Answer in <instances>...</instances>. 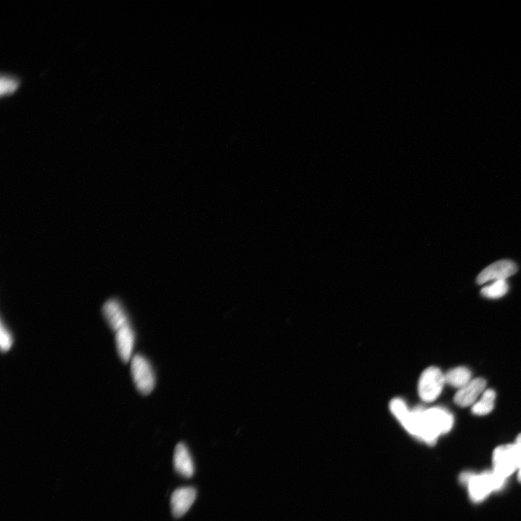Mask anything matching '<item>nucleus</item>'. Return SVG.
<instances>
[{"label": "nucleus", "instance_id": "nucleus-1", "mask_svg": "<svg viewBox=\"0 0 521 521\" xmlns=\"http://www.w3.org/2000/svg\"><path fill=\"white\" fill-rule=\"evenodd\" d=\"M390 411L404 429L416 438L433 445L438 438L432 432L425 418V409L417 407L409 410L406 403L400 398L393 400L390 404Z\"/></svg>", "mask_w": 521, "mask_h": 521}, {"label": "nucleus", "instance_id": "nucleus-2", "mask_svg": "<svg viewBox=\"0 0 521 521\" xmlns=\"http://www.w3.org/2000/svg\"><path fill=\"white\" fill-rule=\"evenodd\" d=\"M505 478L496 473L486 471L479 475L473 474L468 483L469 495L475 503L485 500L491 493L500 490Z\"/></svg>", "mask_w": 521, "mask_h": 521}, {"label": "nucleus", "instance_id": "nucleus-3", "mask_svg": "<svg viewBox=\"0 0 521 521\" xmlns=\"http://www.w3.org/2000/svg\"><path fill=\"white\" fill-rule=\"evenodd\" d=\"M131 371L138 392L144 395L150 394L155 389L156 378L150 361L142 355H136L131 359Z\"/></svg>", "mask_w": 521, "mask_h": 521}, {"label": "nucleus", "instance_id": "nucleus-4", "mask_svg": "<svg viewBox=\"0 0 521 521\" xmlns=\"http://www.w3.org/2000/svg\"><path fill=\"white\" fill-rule=\"evenodd\" d=\"M444 375L434 366L424 371L419 382V394L427 402L434 401L441 394L445 384Z\"/></svg>", "mask_w": 521, "mask_h": 521}, {"label": "nucleus", "instance_id": "nucleus-5", "mask_svg": "<svg viewBox=\"0 0 521 521\" xmlns=\"http://www.w3.org/2000/svg\"><path fill=\"white\" fill-rule=\"evenodd\" d=\"M494 472L507 478L517 470V455L515 444L498 446L493 454Z\"/></svg>", "mask_w": 521, "mask_h": 521}, {"label": "nucleus", "instance_id": "nucleus-6", "mask_svg": "<svg viewBox=\"0 0 521 521\" xmlns=\"http://www.w3.org/2000/svg\"><path fill=\"white\" fill-rule=\"evenodd\" d=\"M424 415L431 431L437 438L452 429L454 419L446 409L441 407L425 409Z\"/></svg>", "mask_w": 521, "mask_h": 521}, {"label": "nucleus", "instance_id": "nucleus-7", "mask_svg": "<svg viewBox=\"0 0 521 521\" xmlns=\"http://www.w3.org/2000/svg\"><path fill=\"white\" fill-rule=\"evenodd\" d=\"M518 270L517 265L511 260H498L483 270L477 277L478 285L491 280H505L515 275Z\"/></svg>", "mask_w": 521, "mask_h": 521}, {"label": "nucleus", "instance_id": "nucleus-8", "mask_svg": "<svg viewBox=\"0 0 521 521\" xmlns=\"http://www.w3.org/2000/svg\"><path fill=\"white\" fill-rule=\"evenodd\" d=\"M197 490L192 487L177 489L172 493L170 505L172 515L176 518L187 512L197 499Z\"/></svg>", "mask_w": 521, "mask_h": 521}, {"label": "nucleus", "instance_id": "nucleus-9", "mask_svg": "<svg viewBox=\"0 0 521 521\" xmlns=\"http://www.w3.org/2000/svg\"><path fill=\"white\" fill-rule=\"evenodd\" d=\"M102 313L111 329L116 333L130 324L126 312L117 300H108L103 306Z\"/></svg>", "mask_w": 521, "mask_h": 521}, {"label": "nucleus", "instance_id": "nucleus-10", "mask_svg": "<svg viewBox=\"0 0 521 521\" xmlns=\"http://www.w3.org/2000/svg\"><path fill=\"white\" fill-rule=\"evenodd\" d=\"M486 381L482 378L471 380L456 393L455 403L462 407L473 405L481 394L486 390Z\"/></svg>", "mask_w": 521, "mask_h": 521}, {"label": "nucleus", "instance_id": "nucleus-11", "mask_svg": "<svg viewBox=\"0 0 521 521\" xmlns=\"http://www.w3.org/2000/svg\"><path fill=\"white\" fill-rule=\"evenodd\" d=\"M173 464L176 472L185 478H192L195 467L192 455L185 444L180 442L175 446Z\"/></svg>", "mask_w": 521, "mask_h": 521}, {"label": "nucleus", "instance_id": "nucleus-12", "mask_svg": "<svg viewBox=\"0 0 521 521\" xmlns=\"http://www.w3.org/2000/svg\"><path fill=\"white\" fill-rule=\"evenodd\" d=\"M136 336L130 324L116 333V344L119 355L124 363L133 358Z\"/></svg>", "mask_w": 521, "mask_h": 521}, {"label": "nucleus", "instance_id": "nucleus-13", "mask_svg": "<svg viewBox=\"0 0 521 521\" xmlns=\"http://www.w3.org/2000/svg\"><path fill=\"white\" fill-rule=\"evenodd\" d=\"M496 393L493 390H486L481 399L472 407V413L476 416H486L490 414L495 406Z\"/></svg>", "mask_w": 521, "mask_h": 521}, {"label": "nucleus", "instance_id": "nucleus-14", "mask_svg": "<svg viewBox=\"0 0 521 521\" xmlns=\"http://www.w3.org/2000/svg\"><path fill=\"white\" fill-rule=\"evenodd\" d=\"M444 378L446 384L460 389L471 380V373L467 368L460 366L450 370Z\"/></svg>", "mask_w": 521, "mask_h": 521}, {"label": "nucleus", "instance_id": "nucleus-15", "mask_svg": "<svg viewBox=\"0 0 521 521\" xmlns=\"http://www.w3.org/2000/svg\"><path fill=\"white\" fill-rule=\"evenodd\" d=\"M509 286L505 280H497L493 284L483 287L481 293L483 297L490 300H497L503 297L508 291Z\"/></svg>", "mask_w": 521, "mask_h": 521}, {"label": "nucleus", "instance_id": "nucleus-16", "mask_svg": "<svg viewBox=\"0 0 521 521\" xmlns=\"http://www.w3.org/2000/svg\"><path fill=\"white\" fill-rule=\"evenodd\" d=\"M13 339L10 330L1 322V327H0V347L4 353L8 352L12 347Z\"/></svg>", "mask_w": 521, "mask_h": 521}, {"label": "nucleus", "instance_id": "nucleus-17", "mask_svg": "<svg viewBox=\"0 0 521 521\" xmlns=\"http://www.w3.org/2000/svg\"><path fill=\"white\" fill-rule=\"evenodd\" d=\"M18 87L16 79L9 77H2L0 81V93L2 95L12 93Z\"/></svg>", "mask_w": 521, "mask_h": 521}, {"label": "nucleus", "instance_id": "nucleus-18", "mask_svg": "<svg viewBox=\"0 0 521 521\" xmlns=\"http://www.w3.org/2000/svg\"><path fill=\"white\" fill-rule=\"evenodd\" d=\"M515 445L516 446L517 455V471L518 481L521 483V434H520L515 440Z\"/></svg>", "mask_w": 521, "mask_h": 521}]
</instances>
